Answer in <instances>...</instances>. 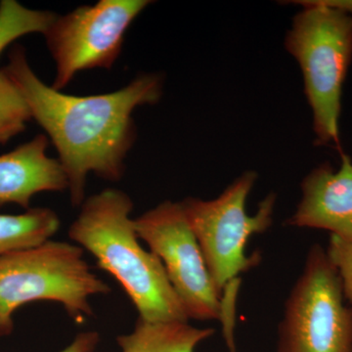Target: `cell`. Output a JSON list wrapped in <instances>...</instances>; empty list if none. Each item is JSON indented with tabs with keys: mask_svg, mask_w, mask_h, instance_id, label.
<instances>
[{
	"mask_svg": "<svg viewBox=\"0 0 352 352\" xmlns=\"http://www.w3.org/2000/svg\"><path fill=\"white\" fill-rule=\"evenodd\" d=\"M3 69L19 88L32 120L56 148L75 207L85 200L89 173L109 182L122 177L124 161L136 138L132 113L140 106L155 105L163 94L162 76L144 74L110 94H65L36 75L20 45L10 51Z\"/></svg>",
	"mask_w": 352,
	"mask_h": 352,
	"instance_id": "1",
	"label": "cell"
},
{
	"mask_svg": "<svg viewBox=\"0 0 352 352\" xmlns=\"http://www.w3.org/2000/svg\"><path fill=\"white\" fill-rule=\"evenodd\" d=\"M69 226V239L92 254L110 273L147 322H188L161 259L139 242L126 192L108 188L85 199Z\"/></svg>",
	"mask_w": 352,
	"mask_h": 352,
	"instance_id": "2",
	"label": "cell"
},
{
	"mask_svg": "<svg viewBox=\"0 0 352 352\" xmlns=\"http://www.w3.org/2000/svg\"><path fill=\"white\" fill-rule=\"evenodd\" d=\"M295 3L303 9L294 18L285 47L302 69L315 144L340 153L342 87L352 62V18L320 0Z\"/></svg>",
	"mask_w": 352,
	"mask_h": 352,
	"instance_id": "3",
	"label": "cell"
},
{
	"mask_svg": "<svg viewBox=\"0 0 352 352\" xmlns=\"http://www.w3.org/2000/svg\"><path fill=\"white\" fill-rule=\"evenodd\" d=\"M109 285L92 272L80 245L59 241L0 256V337L14 329L15 312L27 303H60L76 323L94 315L92 296L108 295Z\"/></svg>",
	"mask_w": 352,
	"mask_h": 352,
	"instance_id": "4",
	"label": "cell"
},
{
	"mask_svg": "<svg viewBox=\"0 0 352 352\" xmlns=\"http://www.w3.org/2000/svg\"><path fill=\"white\" fill-rule=\"evenodd\" d=\"M256 179L254 171H245L219 198H187L180 201L222 295L229 284L239 279L241 273L261 263V254L256 252L248 256L245 247L252 235L264 233L272 226L276 194L270 193L263 199L256 214L245 212L248 196Z\"/></svg>",
	"mask_w": 352,
	"mask_h": 352,
	"instance_id": "5",
	"label": "cell"
},
{
	"mask_svg": "<svg viewBox=\"0 0 352 352\" xmlns=\"http://www.w3.org/2000/svg\"><path fill=\"white\" fill-rule=\"evenodd\" d=\"M278 352H352V305L326 250L312 245L292 289Z\"/></svg>",
	"mask_w": 352,
	"mask_h": 352,
	"instance_id": "6",
	"label": "cell"
},
{
	"mask_svg": "<svg viewBox=\"0 0 352 352\" xmlns=\"http://www.w3.org/2000/svg\"><path fill=\"white\" fill-rule=\"evenodd\" d=\"M149 0H99L58 16L43 34L55 64L52 87L61 91L78 72L111 69L124 36Z\"/></svg>",
	"mask_w": 352,
	"mask_h": 352,
	"instance_id": "7",
	"label": "cell"
},
{
	"mask_svg": "<svg viewBox=\"0 0 352 352\" xmlns=\"http://www.w3.org/2000/svg\"><path fill=\"white\" fill-rule=\"evenodd\" d=\"M139 239L161 259L189 319L219 320L223 295L215 286L180 201H166L134 219Z\"/></svg>",
	"mask_w": 352,
	"mask_h": 352,
	"instance_id": "8",
	"label": "cell"
},
{
	"mask_svg": "<svg viewBox=\"0 0 352 352\" xmlns=\"http://www.w3.org/2000/svg\"><path fill=\"white\" fill-rule=\"evenodd\" d=\"M340 154L339 170L324 163L305 176L302 200L287 224L322 229L352 243V160L344 151Z\"/></svg>",
	"mask_w": 352,
	"mask_h": 352,
	"instance_id": "9",
	"label": "cell"
},
{
	"mask_svg": "<svg viewBox=\"0 0 352 352\" xmlns=\"http://www.w3.org/2000/svg\"><path fill=\"white\" fill-rule=\"evenodd\" d=\"M48 138L39 134L0 156V207L16 204L29 210L32 197L41 192L68 189L59 160L47 156Z\"/></svg>",
	"mask_w": 352,
	"mask_h": 352,
	"instance_id": "10",
	"label": "cell"
},
{
	"mask_svg": "<svg viewBox=\"0 0 352 352\" xmlns=\"http://www.w3.org/2000/svg\"><path fill=\"white\" fill-rule=\"evenodd\" d=\"M214 329L195 328L188 322H147L138 319L127 335L119 336L122 352H195L214 335Z\"/></svg>",
	"mask_w": 352,
	"mask_h": 352,
	"instance_id": "11",
	"label": "cell"
},
{
	"mask_svg": "<svg viewBox=\"0 0 352 352\" xmlns=\"http://www.w3.org/2000/svg\"><path fill=\"white\" fill-rule=\"evenodd\" d=\"M59 227V217L48 208H29L21 214H0V256L50 241Z\"/></svg>",
	"mask_w": 352,
	"mask_h": 352,
	"instance_id": "12",
	"label": "cell"
},
{
	"mask_svg": "<svg viewBox=\"0 0 352 352\" xmlns=\"http://www.w3.org/2000/svg\"><path fill=\"white\" fill-rule=\"evenodd\" d=\"M56 14L32 10L16 0L0 1V54L7 46L27 34H45Z\"/></svg>",
	"mask_w": 352,
	"mask_h": 352,
	"instance_id": "13",
	"label": "cell"
},
{
	"mask_svg": "<svg viewBox=\"0 0 352 352\" xmlns=\"http://www.w3.org/2000/svg\"><path fill=\"white\" fill-rule=\"evenodd\" d=\"M30 120L31 112L19 88L0 69V144L24 131Z\"/></svg>",
	"mask_w": 352,
	"mask_h": 352,
	"instance_id": "14",
	"label": "cell"
},
{
	"mask_svg": "<svg viewBox=\"0 0 352 352\" xmlns=\"http://www.w3.org/2000/svg\"><path fill=\"white\" fill-rule=\"evenodd\" d=\"M326 254L339 275L346 302L352 305V243L331 235Z\"/></svg>",
	"mask_w": 352,
	"mask_h": 352,
	"instance_id": "15",
	"label": "cell"
},
{
	"mask_svg": "<svg viewBox=\"0 0 352 352\" xmlns=\"http://www.w3.org/2000/svg\"><path fill=\"white\" fill-rule=\"evenodd\" d=\"M100 342V335L95 331H87L76 336L73 342L60 352H95Z\"/></svg>",
	"mask_w": 352,
	"mask_h": 352,
	"instance_id": "16",
	"label": "cell"
},
{
	"mask_svg": "<svg viewBox=\"0 0 352 352\" xmlns=\"http://www.w3.org/2000/svg\"><path fill=\"white\" fill-rule=\"evenodd\" d=\"M325 6L338 9L352 18V0H320Z\"/></svg>",
	"mask_w": 352,
	"mask_h": 352,
	"instance_id": "17",
	"label": "cell"
}]
</instances>
